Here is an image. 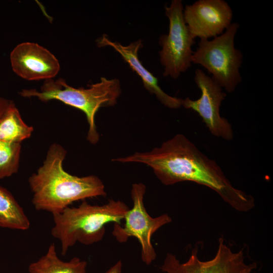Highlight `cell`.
<instances>
[{
  "label": "cell",
  "instance_id": "obj_7",
  "mask_svg": "<svg viewBox=\"0 0 273 273\" xmlns=\"http://www.w3.org/2000/svg\"><path fill=\"white\" fill-rule=\"evenodd\" d=\"M181 1L173 0L170 6H165V13L169 19V31L162 35L159 43L161 64L164 67L163 75L177 79L192 65L193 54L192 48L195 39L191 35L183 16Z\"/></svg>",
  "mask_w": 273,
  "mask_h": 273
},
{
  "label": "cell",
  "instance_id": "obj_13",
  "mask_svg": "<svg viewBox=\"0 0 273 273\" xmlns=\"http://www.w3.org/2000/svg\"><path fill=\"white\" fill-rule=\"evenodd\" d=\"M87 263L74 257L68 261L58 256L56 246L51 244L47 252L28 266V273H87Z\"/></svg>",
  "mask_w": 273,
  "mask_h": 273
},
{
  "label": "cell",
  "instance_id": "obj_1",
  "mask_svg": "<svg viewBox=\"0 0 273 273\" xmlns=\"http://www.w3.org/2000/svg\"><path fill=\"white\" fill-rule=\"evenodd\" d=\"M112 161L146 164L166 186L185 181L204 185L239 211L246 212L255 206L253 197L235 188L218 164L182 134H176L150 151L135 152Z\"/></svg>",
  "mask_w": 273,
  "mask_h": 273
},
{
  "label": "cell",
  "instance_id": "obj_10",
  "mask_svg": "<svg viewBox=\"0 0 273 273\" xmlns=\"http://www.w3.org/2000/svg\"><path fill=\"white\" fill-rule=\"evenodd\" d=\"M233 11L224 0H198L186 6L185 22L192 36L209 39L223 33L232 23Z\"/></svg>",
  "mask_w": 273,
  "mask_h": 273
},
{
  "label": "cell",
  "instance_id": "obj_17",
  "mask_svg": "<svg viewBox=\"0 0 273 273\" xmlns=\"http://www.w3.org/2000/svg\"><path fill=\"white\" fill-rule=\"evenodd\" d=\"M12 102L11 100L0 97V118Z\"/></svg>",
  "mask_w": 273,
  "mask_h": 273
},
{
  "label": "cell",
  "instance_id": "obj_14",
  "mask_svg": "<svg viewBox=\"0 0 273 273\" xmlns=\"http://www.w3.org/2000/svg\"><path fill=\"white\" fill-rule=\"evenodd\" d=\"M30 226L23 208L9 190L0 186V227L26 231Z\"/></svg>",
  "mask_w": 273,
  "mask_h": 273
},
{
  "label": "cell",
  "instance_id": "obj_15",
  "mask_svg": "<svg viewBox=\"0 0 273 273\" xmlns=\"http://www.w3.org/2000/svg\"><path fill=\"white\" fill-rule=\"evenodd\" d=\"M33 127L27 125L13 102L0 118V140L14 143L29 138Z\"/></svg>",
  "mask_w": 273,
  "mask_h": 273
},
{
  "label": "cell",
  "instance_id": "obj_3",
  "mask_svg": "<svg viewBox=\"0 0 273 273\" xmlns=\"http://www.w3.org/2000/svg\"><path fill=\"white\" fill-rule=\"evenodd\" d=\"M130 208L123 202L110 200L102 205H91L85 200L76 207H68L53 214L54 225L51 235L61 243V253L78 242L89 245L103 238L106 225L120 224Z\"/></svg>",
  "mask_w": 273,
  "mask_h": 273
},
{
  "label": "cell",
  "instance_id": "obj_4",
  "mask_svg": "<svg viewBox=\"0 0 273 273\" xmlns=\"http://www.w3.org/2000/svg\"><path fill=\"white\" fill-rule=\"evenodd\" d=\"M121 94L120 83L117 79L101 77L100 82L88 88H75L62 78L44 80L39 90L23 89L19 94L24 98H36L42 102L58 100L83 112L88 124L87 140L92 144L99 140L95 124V116L102 107L112 106Z\"/></svg>",
  "mask_w": 273,
  "mask_h": 273
},
{
  "label": "cell",
  "instance_id": "obj_12",
  "mask_svg": "<svg viewBox=\"0 0 273 273\" xmlns=\"http://www.w3.org/2000/svg\"><path fill=\"white\" fill-rule=\"evenodd\" d=\"M99 47L110 46L113 48L128 63L132 70L141 78L144 87L164 106L171 109H177L182 105V99L172 97L165 93L158 85V79L147 70L138 58V53L142 47L141 39L124 46L118 42L110 40L104 34L97 40Z\"/></svg>",
  "mask_w": 273,
  "mask_h": 273
},
{
  "label": "cell",
  "instance_id": "obj_18",
  "mask_svg": "<svg viewBox=\"0 0 273 273\" xmlns=\"http://www.w3.org/2000/svg\"><path fill=\"white\" fill-rule=\"evenodd\" d=\"M122 263L121 260L110 267L105 273H121Z\"/></svg>",
  "mask_w": 273,
  "mask_h": 273
},
{
  "label": "cell",
  "instance_id": "obj_2",
  "mask_svg": "<svg viewBox=\"0 0 273 273\" xmlns=\"http://www.w3.org/2000/svg\"><path fill=\"white\" fill-rule=\"evenodd\" d=\"M66 154L62 145L52 144L42 165L29 177L32 203L36 210L53 214L61 212L75 201L106 196L105 186L98 176L79 177L64 170Z\"/></svg>",
  "mask_w": 273,
  "mask_h": 273
},
{
  "label": "cell",
  "instance_id": "obj_11",
  "mask_svg": "<svg viewBox=\"0 0 273 273\" xmlns=\"http://www.w3.org/2000/svg\"><path fill=\"white\" fill-rule=\"evenodd\" d=\"M10 58L14 72L27 80L53 79L60 69L55 55L34 42L19 43L11 52Z\"/></svg>",
  "mask_w": 273,
  "mask_h": 273
},
{
  "label": "cell",
  "instance_id": "obj_8",
  "mask_svg": "<svg viewBox=\"0 0 273 273\" xmlns=\"http://www.w3.org/2000/svg\"><path fill=\"white\" fill-rule=\"evenodd\" d=\"M197 252L193 250L184 262L168 253L160 268L164 273H251L257 267L255 262H246L242 250L233 251L222 238L219 239L216 253L211 259L200 260Z\"/></svg>",
  "mask_w": 273,
  "mask_h": 273
},
{
  "label": "cell",
  "instance_id": "obj_6",
  "mask_svg": "<svg viewBox=\"0 0 273 273\" xmlns=\"http://www.w3.org/2000/svg\"><path fill=\"white\" fill-rule=\"evenodd\" d=\"M146 186L134 184L131 190L133 207L126 213L124 224L114 223L112 235L119 243H125L130 237L136 238L141 247V259L150 265L156 258L157 254L152 244L153 234L161 227L171 222L167 214L152 217L147 212L144 204Z\"/></svg>",
  "mask_w": 273,
  "mask_h": 273
},
{
  "label": "cell",
  "instance_id": "obj_9",
  "mask_svg": "<svg viewBox=\"0 0 273 273\" xmlns=\"http://www.w3.org/2000/svg\"><path fill=\"white\" fill-rule=\"evenodd\" d=\"M194 80L201 90V96L195 100L189 97L182 99L181 106L197 112L213 135L232 140L233 131L231 124L220 115V107L226 96V93L200 69H196Z\"/></svg>",
  "mask_w": 273,
  "mask_h": 273
},
{
  "label": "cell",
  "instance_id": "obj_16",
  "mask_svg": "<svg viewBox=\"0 0 273 273\" xmlns=\"http://www.w3.org/2000/svg\"><path fill=\"white\" fill-rule=\"evenodd\" d=\"M21 144L0 140V179L10 177L19 168Z\"/></svg>",
  "mask_w": 273,
  "mask_h": 273
},
{
  "label": "cell",
  "instance_id": "obj_5",
  "mask_svg": "<svg viewBox=\"0 0 273 273\" xmlns=\"http://www.w3.org/2000/svg\"><path fill=\"white\" fill-rule=\"evenodd\" d=\"M240 27L231 24L221 35L211 39H200L193 52L192 63L203 67L211 78L228 93L234 92L242 81L240 69L242 52L235 47V38Z\"/></svg>",
  "mask_w": 273,
  "mask_h": 273
}]
</instances>
